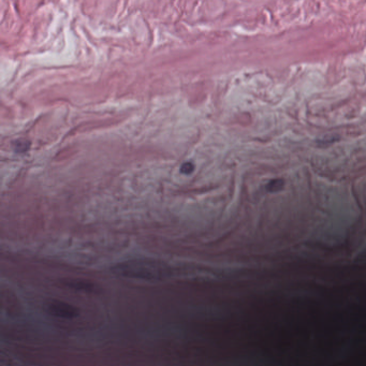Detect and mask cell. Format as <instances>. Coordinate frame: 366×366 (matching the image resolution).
I'll list each match as a JSON object with an SVG mask.
<instances>
[{"mask_svg": "<svg viewBox=\"0 0 366 366\" xmlns=\"http://www.w3.org/2000/svg\"><path fill=\"white\" fill-rule=\"evenodd\" d=\"M112 272L122 277L145 280H162L171 273L165 263L153 259H135L118 263L113 266Z\"/></svg>", "mask_w": 366, "mask_h": 366, "instance_id": "1", "label": "cell"}, {"mask_svg": "<svg viewBox=\"0 0 366 366\" xmlns=\"http://www.w3.org/2000/svg\"><path fill=\"white\" fill-rule=\"evenodd\" d=\"M46 311L49 315L62 319H73L80 314V311L74 305L59 300L48 302L46 305Z\"/></svg>", "mask_w": 366, "mask_h": 366, "instance_id": "2", "label": "cell"}, {"mask_svg": "<svg viewBox=\"0 0 366 366\" xmlns=\"http://www.w3.org/2000/svg\"><path fill=\"white\" fill-rule=\"evenodd\" d=\"M65 285L68 287L69 289H72L75 291L80 292H95L96 286L95 284L83 280V279H71L65 283Z\"/></svg>", "mask_w": 366, "mask_h": 366, "instance_id": "3", "label": "cell"}, {"mask_svg": "<svg viewBox=\"0 0 366 366\" xmlns=\"http://www.w3.org/2000/svg\"><path fill=\"white\" fill-rule=\"evenodd\" d=\"M283 184L280 180H274V181H271V183L268 185V190L269 191H276V190H279V185Z\"/></svg>", "mask_w": 366, "mask_h": 366, "instance_id": "4", "label": "cell"}, {"mask_svg": "<svg viewBox=\"0 0 366 366\" xmlns=\"http://www.w3.org/2000/svg\"><path fill=\"white\" fill-rule=\"evenodd\" d=\"M193 164L191 163V162H185L183 165H182V167H181V171H182V173H184V174H189V173H191L192 172V170H193Z\"/></svg>", "mask_w": 366, "mask_h": 366, "instance_id": "5", "label": "cell"}]
</instances>
